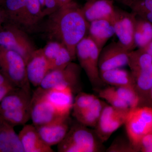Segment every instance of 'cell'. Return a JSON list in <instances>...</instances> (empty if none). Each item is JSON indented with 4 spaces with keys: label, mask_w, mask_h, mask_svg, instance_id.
<instances>
[{
    "label": "cell",
    "mask_w": 152,
    "mask_h": 152,
    "mask_svg": "<svg viewBox=\"0 0 152 152\" xmlns=\"http://www.w3.org/2000/svg\"><path fill=\"white\" fill-rule=\"evenodd\" d=\"M4 23L23 30L29 35L38 33L45 18L39 0H1Z\"/></svg>",
    "instance_id": "cell-2"
},
{
    "label": "cell",
    "mask_w": 152,
    "mask_h": 152,
    "mask_svg": "<svg viewBox=\"0 0 152 152\" xmlns=\"http://www.w3.org/2000/svg\"><path fill=\"white\" fill-rule=\"evenodd\" d=\"M1 0H0V1H1Z\"/></svg>",
    "instance_id": "cell-43"
},
{
    "label": "cell",
    "mask_w": 152,
    "mask_h": 152,
    "mask_svg": "<svg viewBox=\"0 0 152 152\" xmlns=\"http://www.w3.org/2000/svg\"><path fill=\"white\" fill-rule=\"evenodd\" d=\"M46 18L38 33H41L48 42L62 44L75 59L77 45L87 36L89 26L82 7L73 1Z\"/></svg>",
    "instance_id": "cell-1"
},
{
    "label": "cell",
    "mask_w": 152,
    "mask_h": 152,
    "mask_svg": "<svg viewBox=\"0 0 152 152\" xmlns=\"http://www.w3.org/2000/svg\"><path fill=\"white\" fill-rule=\"evenodd\" d=\"M152 65V57L142 49L129 52L128 65L133 75L146 69Z\"/></svg>",
    "instance_id": "cell-24"
},
{
    "label": "cell",
    "mask_w": 152,
    "mask_h": 152,
    "mask_svg": "<svg viewBox=\"0 0 152 152\" xmlns=\"http://www.w3.org/2000/svg\"><path fill=\"white\" fill-rule=\"evenodd\" d=\"M41 6H42V8L43 9L44 6H45V0H39Z\"/></svg>",
    "instance_id": "cell-40"
},
{
    "label": "cell",
    "mask_w": 152,
    "mask_h": 152,
    "mask_svg": "<svg viewBox=\"0 0 152 152\" xmlns=\"http://www.w3.org/2000/svg\"><path fill=\"white\" fill-rule=\"evenodd\" d=\"M42 49L50 63L51 71L64 68L75 60L67 49L58 42H48Z\"/></svg>",
    "instance_id": "cell-17"
},
{
    "label": "cell",
    "mask_w": 152,
    "mask_h": 152,
    "mask_svg": "<svg viewBox=\"0 0 152 152\" xmlns=\"http://www.w3.org/2000/svg\"><path fill=\"white\" fill-rule=\"evenodd\" d=\"M124 125L128 139L136 149L142 138L152 133V109L138 107L130 109Z\"/></svg>",
    "instance_id": "cell-7"
},
{
    "label": "cell",
    "mask_w": 152,
    "mask_h": 152,
    "mask_svg": "<svg viewBox=\"0 0 152 152\" xmlns=\"http://www.w3.org/2000/svg\"><path fill=\"white\" fill-rule=\"evenodd\" d=\"M70 127L69 117L61 118L47 124L36 127L44 142L51 147L58 145L64 140Z\"/></svg>",
    "instance_id": "cell-14"
},
{
    "label": "cell",
    "mask_w": 152,
    "mask_h": 152,
    "mask_svg": "<svg viewBox=\"0 0 152 152\" xmlns=\"http://www.w3.org/2000/svg\"><path fill=\"white\" fill-rule=\"evenodd\" d=\"M61 7L57 0H45V6L43 9L45 17H46Z\"/></svg>",
    "instance_id": "cell-33"
},
{
    "label": "cell",
    "mask_w": 152,
    "mask_h": 152,
    "mask_svg": "<svg viewBox=\"0 0 152 152\" xmlns=\"http://www.w3.org/2000/svg\"><path fill=\"white\" fill-rule=\"evenodd\" d=\"M152 41V24L136 16L134 42L136 47L139 48H143Z\"/></svg>",
    "instance_id": "cell-25"
},
{
    "label": "cell",
    "mask_w": 152,
    "mask_h": 152,
    "mask_svg": "<svg viewBox=\"0 0 152 152\" xmlns=\"http://www.w3.org/2000/svg\"><path fill=\"white\" fill-rule=\"evenodd\" d=\"M133 76L135 82V88L144 91L152 90V65L146 69Z\"/></svg>",
    "instance_id": "cell-30"
},
{
    "label": "cell",
    "mask_w": 152,
    "mask_h": 152,
    "mask_svg": "<svg viewBox=\"0 0 152 152\" xmlns=\"http://www.w3.org/2000/svg\"><path fill=\"white\" fill-rule=\"evenodd\" d=\"M99 96L107 102L113 107L123 109H130L129 106L119 96L115 87H109L98 91Z\"/></svg>",
    "instance_id": "cell-28"
},
{
    "label": "cell",
    "mask_w": 152,
    "mask_h": 152,
    "mask_svg": "<svg viewBox=\"0 0 152 152\" xmlns=\"http://www.w3.org/2000/svg\"><path fill=\"white\" fill-rule=\"evenodd\" d=\"M82 69L80 65L72 62L64 68L51 71L39 87L47 90L57 86H65L69 87L74 94H78L81 89Z\"/></svg>",
    "instance_id": "cell-8"
},
{
    "label": "cell",
    "mask_w": 152,
    "mask_h": 152,
    "mask_svg": "<svg viewBox=\"0 0 152 152\" xmlns=\"http://www.w3.org/2000/svg\"><path fill=\"white\" fill-rule=\"evenodd\" d=\"M89 23L100 20H111L115 11L113 0H88L82 7Z\"/></svg>",
    "instance_id": "cell-16"
},
{
    "label": "cell",
    "mask_w": 152,
    "mask_h": 152,
    "mask_svg": "<svg viewBox=\"0 0 152 152\" xmlns=\"http://www.w3.org/2000/svg\"><path fill=\"white\" fill-rule=\"evenodd\" d=\"M88 34V36L101 50L110 38L115 34V32L111 21L100 20L90 23Z\"/></svg>",
    "instance_id": "cell-19"
},
{
    "label": "cell",
    "mask_w": 152,
    "mask_h": 152,
    "mask_svg": "<svg viewBox=\"0 0 152 152\" xmlns=\"http://www.w3.org/2000/svg\"><path fill=\"white\" fill-rule=\"evenodd\" d=\"M129 51L119 42H113L102 49L99 57L100 72L127 65Z\"/></svg>",
    "instance_id": "cell-12"
},
{
    "label": "cell",
    "mask_w": 152,
    "mask_h": 152,
    "mask_svg": "<svg viewBox=\"0 0 152 152\" xmlns=\"http://www.w3.org/2000/svg\"><path fill=\"white\" fill-rule=\"evenodd\" d=\"M97 96L93 94L81 91L74 99L72 115L78 113L91 105Z\"/></svg>",
    "instance_id": "cell-31"
},
{
    "label": "cell",
    "mask_w": 152,
    "mask_h": 152,
    "mask_svg": "<svg viewBox=\"0 0 152 152\" xmlns=\"http://www.w3.org/2000/svg\"><path fill=\"white\" fill-rule=\"evenodd\" d=\"M103 143L91 129L79 122L71 126L64 140L58 145L59 152H98Z\"/></svg>",
    "instance_id": "cell-3"
},
{
    "label": "cell",
    "mask_w": 152,
    "mask_h": 152,
    "mask_svg": "<svg viewBox=\"0 0 152 152\" xmlns=\"http://www.w3.org/2000/svg\"><path fill=\"white\" fill-rule=\"evenodd\" d=\"M134 146L131 143L128 137L125 138L118 137L111 144L106 151L108 152H130L135 151Z\"/></svg>",
    "instance_id": "cell-32"
},
{
    "label": "cell",
    "mask_w": 152,
    "mask_h": 152,
    "mask_svg": "<svg viewBox=\"0 0 152 152\" xmlns=\"http://www.w3.org/2000/svg\"><path fill=\"white\" fill-rule=\"evenodd\" d=\"M104 83L113 87L135 86V79L132 73L121 68L100 72Z\"/></svg>",
    "instance_id": "cell-22"
},
{
    "label": "cell",
    "mask_w": 152,
    "mask_h": 152,
    "mask_svg": "<svg viewBox=\"0 0 152 152\" xmlns=\"http://www.w3.org/2000/svg\"><path fill=\"white\" fill-rule=\"evenodd\" d=\"M86 1H88V0H86Z\"/></svg>",
    "instance_id": "cell-42"
},
{
    "label": "cell",
    "mask_w": 152,
    "mask_h": 152,
    "mask_svg": "<svg viewBox=\"0 0 152 152\" xmlns=\"http://www.w3.org/2000/svg\"><path fill=\"white\" fill-rule=\"evenodd\" d=\"M44 90L45 96L59 116L69 117L73 105L72 90L69 87L59 86Z\"/></svg>",
    "instance_id": "cell-13"
},
{
    "label": "cell",
    "mask_w": 152,
    "mask_h": 152,
    "mask_svg": "<svg viewBox=\"0 0 152 152\" xmlns=\"http://www.w3.org/2000/svg\"><path fill=\"white\" fill-rule=\"evenodd\" d=\"M61 117L58 115L45 96L44 90L40 87L32 95L30 105V119L35 127L47 124Z\"/></svg>",
    "instance_id": "cell-11"
},
{
    "label": "cell",
    "mask_w": 152,
    "mask_h": 152,
    "mask_svg": "<svg viewBox=\"0 0 152 152\" xmlns=\"http://www.w3.org/2000/svg\"><path fill=\"white\" fill-rule=\"evenodd\" d=\"M115 88L119 96L128 105L130 109L138 107L140 99L134 87H115Z\"/></svg>",
    "instance_id": "cell-29"
},
{
    "label": "cell",
    "mask_w": 152,
    "mask_h": 152,
    "mask_svg": "<svg viewBox=\"0 0 152 152\" xmlns=\"http://www.w3.org/2000/svg\"><path fill=\"white\" fill-rule=\"evenodd\" d=\"M51 71L50 63L42 49H37L26 63L28 79L34 86H39L47 75Z\"/></svg>",
    "instance_id": "cell-15"
},
{
    "label": "cell",
    "mask_w": 152,
    "mask_h": 152,
    "mask_svg": "<svg viewBox=\"0 0 152 152\" xmlns=\"http://www.w3.org/2000/svg\"><path fill=\"white\" fill-rule=\"evenodd\" d=\"M0 46L17 52L23 57L26 64L37 49L28 34L7 23L0 27Z\"/></svg>",
    "instance_id": "cell-6"
},
{
    "label": "cell",
    "mask_w": 152,
    "mask_h": 152,
    "mask_svg": "<svg viewBox=\"0 0 152 152\" xmlns=\"http://www.w3.org/2000/svg\"><path fill=\"white\" fill-rule=\"evenodd\" d=\"M130 110L119 108L106 104L94 128L96 134L103 143L125 124Z\"/></svg>",
    "instance_id": "cell-9"
},
{
    "label": "cell",
    "mask_w": 152,
    "mask_h": 152,
    "mask_svg": "<svg viewBox=\"0 0 152 152\" xmlns=\"http://www.w3.org/2000/svg\"><path fill=\"white\" fill-rule=\"evenodd\" d=\"M18 135L24 152H54L44 142L33 124L25 125Z\"/></svg>",
    "instance_id": "cell-18"
},
{
    "label": "cell",
    "mask_w": 152,
    "mask_h": 152,
    "mask_svg": "<svg viewBox=\"0 0 152 152\" xmlns=\"http://www.w3.org/2000/svg\"><path fill=\"white\" fill-rule=\"evenodd\" d=\"M7 82H9L7 80V79L3 75V74H2L1 71H0V84L4 83H7ZM9 83H10V82H9Z\"/></svg>",
    "instance_id": "cell-38"
},
{
    "label": "cell",
    "mask_w": 152,
    "mask_h": 152,
    "mask_svg": "<svg viewBox=\"0 0 152 152\" xmlns=\"http://www.w3.org/2000/svg\"><path fill=\"white\" fill-rule=\"evenodd\" d=\"M129 7L136 16L146 20L152 24V0H136Z\"/></svg>",
    "instance_id": "cell-27"
},
{
    "label": "cell",
    "mask_w": 152,
    "mask_h": 152,
    "mask_svg": "<svg viewBox=\"0 0 152 152\" xmlns=\"http://www.w3.org/2000/svg\"><path fill=\"white\" fill-rule=\"evenodd\" d=\"M0 71L14 87L31 91L25 60L17 52L1 46H0Z\"/></svg>",
    "instance_id": "cell-4"
},
{
    "label": "cell",
    "mask_w": 152,
    "mask_h": 152,
    "mask_svg": "<svg viewBox=\"0 0 152 152\" xmlns=\"http://www.w3.org/2000/svg\"><path fill=\"white\" fill-rule=\"evenodd\" d=\"M31 91L15 87L0 103V111L30 107Z\"/></svg>",
    "instance_id": "cell-20"
},
{
    "label": "cell",
    "mask_w": 152,
    "mask_h": 152,
    "mask_svg": "<svg viewBox=\"0 0 152 152\" xmlns=\"http://www.w3.org/2000/svg\"><path fill=\"white\" fill-rule=\"evenodd\" d=\"M106 104L104 102L97 97L91 105L73 116L81 124L88 127L95 128Z\"/></svg>",
    "instance_id": "cell-23"
},
{
    "label": "cell",
    "mask_w": 152,
    "mask_h": 152,
    "mask_svg": "<svg viewBox=\"0 0 152 152\" xmlns=\"http://www.w3.org/2000/svg\"><path fill=\"white\" fill-rule=\"evenodd\" d=\"M111 21L118 42L129 52L133 50L136 48L134 42L135 15L116 8Z\"/></svg>",
    "instance_id": "cell-10"
},
{
    "label": "cell",
    "mask_w": 152,
    "mask_h": 152,
    "mask_svg": "<svg viewBox=\"0 0 152 152\" xmlns=\"http://www.w3.org/2000/svg\"><path fill=\"white\" fill-rule=\"evenodd\" d=\"M141 48L142 49L152 57V41L150 42L145 46Z\"/></svg>",
    "instance_id": "cell-36"
},
{
    "label": "cell",
    "mask_w": 152,
    "mask_h": 152,
    "mask_svg": "<svg viewBox=\"0 0 152 152\" xmlns=\"http://www.w3.org/2000/svg\"><path fill=\"white\" fill-rule=\"evenodd\" d=\"M140 145L142 146L145 151L152 152V133L144 136L140 142Z\"/></svg>",
    "instance_id": "cell-34"
},
{
    "label": "cell",
    "mask_w": 152,
    "mask_h": 152,
    "mask_svg": "<svg viewBox=\"0 0 152 152\" xmlns=\"http://www.w3.org/2000/svg\"><path fill=\"white\" fill-rule=\"evenodd\" d=\"M58 2L59 3L61 6L65 5L66 4H68V3L71 2L73 0H57Z\"/></svg>",
    "instance_id": "cell-39"
},
{
    "label": "cell",
    "mask_w": 152,
    "mask_h": 152,
    "mask_svg": "<svg viewBox=\"0 0 152 152\" xmlns=\"http://www.w3.org/2000/svg\"><path fill=\"white\" fill-rule=\"evenodd\" d=\"M30 119V107L0 111V120L13 126L24 125Z\"/></svg>",
    "instance_id": "cell-26"
},
{
    "label": "cell",
    "mask_w": 152,
    "mask_h": 152,
    "mask_svg": "<svg viewBox=\"0 0 152 152\" xmlns=\"http://www.w3.org/2000/svg\"><path fill=\"white\" fill-rule=\"evenodd\" d=\"M116 1L121 3L129 7L132 3L136 1V0H116Z\"/></svg>",
    "instance_id": "cell-37"
},
{
    "label": "cell",
    "mask_w": 152,
    "mask_h": 152,
    "mask_svg": "<svg viewBox=\"0 0 152 152\" xmlns=\"http://www.w3.org/2000/svg\"><path fill=\"white\" fill-rule=\"evenodd\" d=\"M15 88L9 82L0 84V103L6 95Z\"/></svg>",
    "instance_id": "cell-35"
},
{
    "label": "cell",
    "mask_w": 152,
    "mask_h": 152,
    "mask_svg": "<svg viewBox=\"0 0 152 152\" xmlns=\"http://www.w3.org/2000/svg\"><path fill=\"white\" fill-rule=\"evenodd\" d=\"M14 127L0 120V152H24Z\"/></svg>",
    "instance_id": "cell-21"
},
{
    "label": "cell",
    "mask_w": 152,
    "mask_h": 152,
    "mask_svg": "<svg viewBox=\"0 0 152 152\" xmlns=\"http://www.w3.org/2000/svg\"><path fill=\"white\" fill-rule=\"evenodd\" d=\"M100 51L88 36L79 43L76 49V57L79 65L84 70L94 89L98 91L102 88L105 84L100 75L99 61Z\"/></svg>",
    "instance_id": "cell-5"
},
{
    "label": "cell",
    "mask_w": 152,
    "mask_h": 152,
    "mask_svg": "<svg viewBox=\"0 0 152 152\" xmlns=\"http://www.w3.org/2000/svg\"><path fill=\"white\" fill-rule=\"evenodd\" d=\"M151 92H152V90H151Z\"/></svg>",
    "instance_id": "cell-41"
}]
</instances>
